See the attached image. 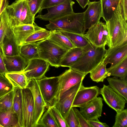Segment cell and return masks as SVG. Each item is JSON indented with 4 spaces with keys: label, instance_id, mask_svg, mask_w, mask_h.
I'll list each match as a JSON object with an SVG mask.
<instances>
[{
    "label": "cell",
    "instance_id": "6da1fadb",
    "mask_svg": "<svg viewBox=\"0 0 127 127\" xmlns=\"http://www.w3.org/2000/svg\"><path fill=\"white\" fill-rule=\"evenodd\" d=\"M84 12H74L63 17L49 21L45 25L50 31L60 30L65 31L84 34Z\"/></svg>",
    "mask_w": 127,
    "mask_h": 127
},
{
    "label": "cell",
    "instance_id": "74e56055",
    "mask_svg": "<svg viewBox=\"0 0 127 127\" xmlns=\"http://www.w3.org/2000/svg\"><path fill=\"white\" fill-rule=\"evenodd\" d=\"M115 122L113 127H127V109L117 112Z\"/></svg>",
    "mask_w": 127,
    "mask_h": 127
},
{
    "label": "cell",
    "instance_id": "f1b7e54d",
    "mask_svg": "<svg viewBox=\"0 0 127 127\" xmlns=\"http://www.w3.org/2000/svg\"><path fill=\"white\" fill-rule=\"evenodd\" d=\"M120 0H100L102 7V17L106 22L114 15Z\"/></svg>",
    "mask_w": 127,
    "mask_h": 127
},
{
    "label": "cell",
    "instance_id": "ac0fdd59",
    "mask_svg": "<svg viewBox=\"0 0 127 127\" xmlns=\"http://www.w3.org/2000/svg\"><path fill=\"white\" fill-rule=\"evenodd\" d=\"M6 68L8 72H23L28 62L19 54L3 57Z\"/></svg>",
    "mask_w": 127,
    "mask_h": 127
},
{
    "label": "cell",
    "instance_id": "d590c367",
    "mask_svg": "<svg viewBox=\"0 0 127 127\" xmlns=\"http://www.w3.org/2000/svg\"><path fill=\"white\" fill-rule=\"evenodd\" d=\"M35 17L31 13L26 0H24L20 17V25H33L35 23Z\"/></svg>",
    "mask_w": 127,
    "mask_h": 127
},
{
    "label": "cell",
    "instance_id": "836d02e7",
    "mask_svg": "<svg viewBox=\"0 0 127 127\" xmlns=\"http://www.w3.org/2000/svg\"><path fill=\"white\" fill-rule=\"evenodd\" d=\"M51 31L43 29L36 31L28 36L23 42V44L35 43L47 39L49 36Z\"/></svg>",
    "mask_w": 127,
    "mask_h": 127
},
{
    "label": "cell",
    "instance_id": "8992f818",
    "mask_svg": "<svg viewBox=\"0 0 127 127\" xmlns=\"http://www.w3.org/2000/svg\"><path fill=\"white\" fill-rule=\"evenodd\" d=\"M59 77L45 76L37 80L43 98L47 108L54 105L58 86Z\"/></svg>",
    "mask_w": 127,
    "mask_h": 127
},
{
    "label": "cell",
    "instance_id": "e0dca14e",
    "mask_svg": "<svg viewBox=\"0 0 127 127\" xmlns=\"http://www.w3.org/2000/svg\"><path fill=\"white\" fill-rule=\"evenodd\" d=\"M103 100L97 97L79 107L80 112L87 121L98 119L101 116Z\"/></svg>",
    "mask_w": 127,
    "mask_h": 127
},
{
    "label": "cell",
    "instance_id": "cb8c5ba5",
    "mask_svg": "<svg viewBox=\"0 0 127 127\" xmlns=\"http://www.w3.org/2000/svg\"><path fill=\"white\" fill-rule=\"evenodd\" d=\"M13 107L18 116L20 127H24L22 97V89H21L14 88Z\"/></svg>",
    "mask_w": 127,
    "mask_h": 127
},
{
    "label": "cell",
    "instance_id": "7a4b0ae2",
    "mask_svg": "<svg viewBox=\"0 0 127 127\" xmlns=\"http://www.w3.org/2000/svg\"><path fill=\"white\" fill-rule=\"evenodd\" d=\"M110 42V47L127 41V21L124 19L120 4L111 18L106 22Z\"/></svg>",
    "mask_w": 127,
    "mask_h": 127
},
{
    "label": "cell",
    "instance_id": "484cf974",
    "mask_svg": "<svg viewBox=\"0 0 127 127\" xmlns=\"http://www.w3.org/2000/svg\"><path fill=\"white\" fill-rule=\"evenodd\" d=\"M50 31V35L47 39L54 43L67 50L76 47L68 37L58 30Z\"/></svg>",
    "mask_w": 127,
    "mask_h": 127
},
{
    "label": "cell",
    "instance_id": "5b68a950",
    "mask_svg": "<svg viewBox=\"0 0 127 127\" xmlns=\"http://www.w3.org/2000/svg\"><path fill=\"white\" fill-rule=\"evenodd\" d=\"M84 34L91 43L96 47H110L109 34L106 23L100 21L88 29Z\"/></svg>",
    "mask_w": 127,
    "mask_h": 127
},
{
    "label": "cell",
    "instance_id": "8d00e7d4",
    "mask_svg": "<svg viewBox=\"0 0 127 127\" xmlns=\"http://www.w3.org/2000/svg\"><path fill=\"white\" fill-rule=\"evenodd\" d=\"M13 89L0 97V112L9 110L13 106Z\"/></svg>",
    "mask_w": 127,
    "mask_h": 127
},
{
    "label": "cell",
    "instance_id": "816d5d0a",
    "mask_svg": "<svg viewBox=\"0 0 127 127\" xmlns=\"http://www.w3.org/2000/svg\"><path fill=\"white\" fill-rule=\"evenodd\" d=\"M0 22H1V15L0 16Z\"/></svg>",
    "mask_w": 127,
    "mask_h": 127
},
{
    "label": "cell",
    "instance_id": "c3c4849f",
    "mask_svg": "<svg viewBox=\"0 0 127 127\" xmlns=\"http://www.w3.org/2000/svg\"><path fill=\"white\" fill-rule=\"evenodd\" d=\"M80 6L84 9L90 1L89 0H76Z\"/></svg>",
    "mask_w": 127,
    "mask_h": 127
},
{
    "label": "cell",
    "instance_id": "f6af8a7d",
    "mask_svg": "<svg viewBox=\"0 0 127 127\" xmlns=\"http://www.w3.org/2000/svg\"><path fill=\"white\" fill-rule=\"evenodd\" d=\"M119 4L121 9L123 17L124 20H127V0H120Z\"/></svg>",
    "mask_w": 127,
    "mask_h": 127
},
{
    "label": "cell",
    "instance_id": "7402d4cb",
    "mask_svg": "<svg viewBox=\"0 0 127 127\" xmlns=\"http://www.w3.org/2000/svg\"><path fill=\"white\" fill-rule=\"evenodd\" d=\"M24 0H15L6 8L12 27L20 25V17Z\"/></svg>",
    "mask_w": 127,
    "mask_h": 127
},
{
    "label": "cell",
    "instance_id": "d6a6232c",
    "mask_svg": "<svg viewBox=\"0 0 127 127\" xmlns=\"http://www.w3.org/2000/svg\"><path fill=\"white\" fill-rule=\"evenodd\" d=\"M106 65L102 62L90 72V77L93 81L97 83L103 82L108 77Z\"/></svg>",
    "mask_w": 127,
    "mask_h": 127
},
{
    "label": "cell",
    "instance_id": "60d3db41",
    "mask_svg": "<svg viewBox=\"0 0 127 127\" xmlns=\"http://www.w3.org/2000/svg\"><path fill=\"white\" fill-rule=\"evenodd\" d=\"M65 120L68 127H80L73 107L71 108Z\"/></svg>",
    "mask_w": 127,
    "mask_h": 127
},
{
    "label": "cell",
    "instance_id": "7bdbcfd3",
    "mask_svg": "<svg viewBox=\"0 0 127 127\" xmlns=\"http://www.w3.org/2000/svg\"><path fill=\"white\" fill-rule=\"evenodd\" d=\"M72 0H43L41 6L39 13L42 10L55 5Z\"/></svg>",
    "mask_w": 127,
    "mask_h": 127
},
{
    "label": "cell",
    "instance_id": "681fc988",
    "mask_svg": "<svg viewBox=\"0 0 127 127\" xmlns=\"http://www.w3.org/2000/svg\"><path fill=\"white\" fill-rule=\"evenodd\" d=\"M8 5V2L7 0H3L0 7V16L3 11Z\"/></svg>",
    "mask_w": 127,
    "mask_h": 127
},
{
    "label": "cell",
    "instance_id": "7dc6e473",
    "mask_svg": "<svg viewBox=\"0 0 127 127\" xmlns=\"http://www.w3.org/2000/svg\"><path fill=\"white\" fill-rule=\"evenodd\" d=\"M7 72L4 62L3 56L0 51V74L5 75Z\"/></svg>",
    "mask_w": 127,
    "mask_h": 127
},
{
    "label": "cell",
    "instance_id": "d4e9b609",
    "mask_svg": "<svg viewBox=\"0 0 127 127\" xmlns=\"http://www.w3.org/2000/svg\"><path fill=\"white\" fill-rule=\"evenodd\" d=\"M0 125L2 127H20L18 116L13 106L7 111L0 112Z\"/></svg>",
    "mask_w": 127,
    "mask_h": 127
},
{
    "label": "cell",
    "instance_id": "603a6c76",
    "mask_svg": "<svg viewBox=\"0 0 127 127\" xmlns=\"http://www.w3.org/2000/svg\"><path fill=\"white\" fill-rule=\"evenodd\" d=\"M66 36L76 47L84 48L92 46L84 34L58 30Z\"/></svg>",
    "mask_w": 127,
    "mask_h": 127
},
{
    "label": "cell",
    "instance_id": "5bb4252c",
    "mask_svg": "<svg viewBox=\"0 0 127 127\" xmlns=\"http://www.w3.org/2000/svg\"><path fill=\"white\" fill-rule=\"evenodd\" d=\"M100 94V89L97 86L85 87L83 84L77 92L72 107H79L87 103Z\"/></svg>",
    "mask_w": 127,
    "mask_h": 127
},
{
    "label": "cell",
    "instance_id": "f35d334b",
    "mask_svg": "<svg viewBox=\"0 0 127 127\" xmlns=\"http://www.w3.org/2000/svg\"><path fill=\"white\" fill-rule=\"evenodd\" d=\"M59 127H68L65 120L54 105L48 108Z\"/></svg>",
    "mask_w": 127,
    "mask_h": 127
},
{
    "label": "cell",
    "instance_id": "83f0119b",
    "mask_svg": "<svg viewBox=\"0 0 127 127\" xmlns=\"http://www.w3.org/2000/svg\"><path fill=\"white\" fill-rule=\"evenodd\" d=\"M5 76L14 88L23 89L27 87L29 80L23 72H7Z\"/></svg>",
    "mask_w": 127,
    "mask_h": 127
},
{
    "label": "cell",
    "instance_id": "b9f144b4",
    "mask_svg": "<svg viewBox=\"0 0 127 127\" xmlns=\"http://www.w3.org/2000/svg\"><path fill=\"white\" fill-rule=\"evenodd\" d=\"M43 0H26L30 10L33 16L39 13Z\"/></svg>",
    "mask_w": 127,
    "mask_h": 127
},
{
    "label": "cell",
    "instance_id": "7c38bea8",
    "mask_svg": "<svg viewBox=\"0 0 127 127\" xmlns=\"http://www.w3.org/2000/svg\"><path fill=\"white\" fill-rule=\"evenodd\" d=\"M74 3L72 0L48 8L46 13L44 15L39 14L35 18L49 21L63 17L74 12L73 7Z\"/></svg>",
    "mask_w": 127,
    "mask_h": 127
},
{
    "label": "cell",
    "instance_id": "ab89813d",
    "mask_svg": "<svg viewBox=\"0 0 127 127\" xmlns=\"http://www.w3.org/2000/svg\"><path fill=\"white\" fill-rule=\"evenodd\" d=\"M13 88L5 75L0 74V97L13 90Z\"/></svg>",
    "mask_w": 127,
    "mask_h": 127
},
{
    "label": "cell",
    "instance_id": "8fae6325",
    "mask_svg": "<svg viewBox=\"0 0 127 127\" xmlns=\"http://www.w3.org/2000/svg\"><path fill=\"white\" fill-rule=\"evenodd\" d=\"M100 94L106 104L116 112L124 109L127 101L109 85L104 84L102 88L100 89Z\"/></svg>",
    "mask_w": 127,
    "mask_h": 127
},
{
    "label": "cell",
    "instance_id": "3957f363",
    "mask_svg": "<svg viewBox=\"0 0 127 127\" xmlns=\"http://www.w3.org/2000/svg\"><path fill=\"white\" fill-rule=\"evenodd\" d=\"M106 50L105 47L93 46L69 68L86 75L102 61Z\"/></svg>",
    "mask_w": 127,
    "mask_h": 127
},
{
    "label": "cell",
    "instance_id": "4dcf8cb0",
    "mask_svg": "<svg viewBox=\"0 0 127 127\" xmlns=\"http://www.w3.org/2000/svg\"><path fill=\"white\" fill-rule=\"evenodd\" d=\"M108 77L110 76L126 79L127 76V56L113 67L107 68Z\"/></svg>",
    "mask_w": 127,
    "mask_h": 127
},
{
    "label": "cell",
    "instance_id": "9c48e42d",
    "mask_svg": "<svg viewBox=\"0 0 127 127\" xmlns=\"http://www.w3.org/2000/svg\"><path fill=\"white\" fill-rule=\"evenodd\" d=\"M50 65L47 62L40 58L34 59L28 61L23 72L28 80L39 79L45 76Z\"/></svg>",
    "mask_w": 127,
    "mask_h": 127
},
{
    "label": "cell",
    "instance_id": "ffe728a7",
    "mask_svg": "<svg viewBox=\"0 0 127 127\" xmlns=\"http://www.w3.org/2000/svg\"><path fill=\"white\" fill-rule=\"evenodd\" d=\"M4 56H13L19 54L20 46L17 44L11 25L9 28L3 42ZM3 56V57H4Z\"/></svg>",
    "mask_w": 127,
    "mask_h": 127
},
{
    "label": "cell",
    "instance_id": "bcb514c9",
    "mask_svg": "<svg viewBox=\"0 0 127 127\" xmlns=\"http://www.w3.org/2000/svg\"><path fill=\"white\" fill-rule=\"evenodd\" d=\"M88 121L91 127H108L109 126L105 123L100 122L98 119L89 120Z\"/></svg>",
    "mask_w": 127,
    "mask_h": 127
},
{
    "label": "cell",
    "instance_id": "277c9868",
    "mask_svg": "<svg viewBox=\"0 0 127 127\" xmlns=\"http://www.w3.org/2000/svg\"><path fill=\"white\" fill-rule=\"evenodd\" d=\"M39 58L47 62L51 66H60L62 60L68 50L64 49L48 39L37 42Z\"/></svg>",
    "mask_w": 127,
    "mask_h": 127
},
{
    "label": "cell",
    "instance_id": "f546056e",
    "mask_svg": "<svg viewBox=\"0 0 127 127\" xmlns=\"http://www.w3.org/2000/svg\"><path fill=\"white\" fill-rule=\"evenodd\" d=\"M19 55L28 62L32 59L39 58L36 42L24 44L20 46Z\"/></svg>",
    "mask_w": 127,
    "mask_h": 127
},
{
    "label": "cell",
    "instance_id": "f907efd6",
    "mask_svg": "<svg viewBox=\"0 0 127 127\" xmlns=\"http://www.w3.org/2000/svg\"><path fill=\"white\" fill-rule=\"evenodd\" d=\"M3 0H0V7L2 4Z\"/></svg>",
    "mask_w": 127,
    "mask_h": 127
},
{
    "label": "cell",
    "instance_id": "e575fe53",
    "mask_svg": "<svg viewBox=\"0 0 127 127\" xmlns=\"http://www.w3.org/2000/svg\"><path fill=\"white\" fill-rule=\"evenodd\" d=\"M37 127H59L49 108L39 120Z\"/></svg>",
    "mask_w": 127,
    "mask_h": 127
},
{
    "label": "cell",
    "instance_id": "ba28073f",
    "mask_svg": "<svg viewBox=\"0 0 127 127\" xmlns=\"http://www.w3.org/2000/svg\"><path fill=\"white\" fill-rule=\"evenodd\" d=\"M27 87L30 89L33 96L34 105L33 127H36L39 120L44 111L46 105L36 80H29Z\"/></svg>",
    "mask_w": 127,
    "mask_h": 127
},
{
    "label": "cell",
    "instance_id": "30bf717a",
    "mask_svg": "<svg viewBox=\"0 0 127 127\" xmlns=\"http://www.w3.org/2000/svg\"><path fill=\"white\" fill-rule=\"evenodd\" d=\"M82 81L64 92L54 105L65 119L72 107L76 93L83 84Z\"/></svg>",
    "mask_w": 127,
    "mask_h": 127
},
{
    "label": "cell",
    "instance_id": "4316f807",
    "mask_svg": "<svg viewBox=\"0 0 127 127\" xmlns=\"http://www.w3.org/2000/svg\"><path fill=\"white\" fill-rule=\"evenodd\" d=\"M109 86L127 101V80L114 77L107 78Z\"/></svg>",
    "mask_w": 127,
    "mask_h": 127
},
{
    "label": "cell",
    "instance_id": "2e32d148",
    "mask_svg": "<svg viewBox=\"0 0 127 127\" xmlns=\"http://www.w3.org/2000/svg\"><path fill=\"white\" fill-rule=\"evenodd\" d=\"M88 5L87 9L84 12L85 31L99 22L102 17V7L100 0L90 1Z\"/></svg>",
    "mask_w": 127,
    "mask_h": 127
},
{
    "label": "cell",
    "instance_id": "9a60e30c",
    "mask_svg": "<svg viewBox=\"0 0 127 127\" xmlns=\"http://www.w3.org/2000/svg\"><path fill=\"white\" fill-rule=\"evenodd\" d=\"M127 56V41L106 50L102 62L106 65L110 64L111 68Z\"/></svg>",
    "mask_w": 127,
    "mask_h": 127
},
{
    "label": "cell",
    "instance_id": "4fadbf2b",
    "mask_svg": "<svg viewBox=\"0 0 127 127\" xmlns=\"http://www.w3.org/2000/svg\"><path fill=\"white\" fill-rule=\"evenodd\" d=\"M24 127H33L34 105L33 96L28 88L22 89Z\"/></svg>",
    "mask_w": 127,
    "mask_h": 127
},
{
    "label": "cell",
    "instance_id": "ee69618b",
    "mask_svg": "<svg viewBox=\"0 0 127 127\" xmlns=\"http://www.w3.org/2000/svg\"><path fill=\"white\" fill-rule=\"evenodd\" d=\"M73 109L79 123L80 127H91L88 121L78 109L73 107Z\"/></svg>",
    "mask_w": 127,
    "mask_h": 127
},
{
    "label": "cell",
    "instance_id": "d6986e66",
    "mask_svg": "<svg viewBox=\"0 0 127 127\" xmlns=\"http://www.w3.org/2000/svg\"><path fill=\"white\" fill-rule=\"evenodd\" d=\"M13 32L18 45H21L26 38L34 32L43 29L35 23L33 25L22 24L12 27Z\"/></svg>",
    "mask_w": 127,
    "mask_h": 127
},
{
    "label": "cell",
    "instance_id": "52a82bcc",
    "mask_svg": "<svg viewBox=\"0 0 127 127\" xmlns=\"http://www.w3.org/2000/svg\"><path fill=\"white\" fill-rule=\"evenodd\" d=\"M86 75L70 68L58 76V86L54 104L65 92L83 81Z\"/></svg>",
    "mask_w": 127,
    "mask_h": 127
},
{
    "label": "cell",
    "instance_id": "44dd1931",
    "mask_svg": "<svg viewBox=\"0 0 127 127\" xmlns=\"http://www.w3.org/2000/svg\"><path fill=\"white\" fill-rule=\"evenodd\" d=\"M93 46L86 48L77 47L70 49L66 52L63 58L60 63V66L69 67L81 57L92 49Z\"/></svg>",
    "mask_w": 127,
    "mask_h": 127
},
{
    "label": "cell",
    "instance_id": "1f68e13d",
    "mask_svg": "<svg viewBox=\"0 0 127 127\" xmlns=\"http://www.w3.org/2000/svg\"><path fill=\"white\" fill-rule=\"evenodd\" d=\"M11 23L9 15L6 8L1 15L0 26V51L3 57L4 56L3 47V42Z\"/></svg>",
    "mask_w": 127,
    "mask_h": 127
}]
</instances>
